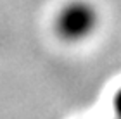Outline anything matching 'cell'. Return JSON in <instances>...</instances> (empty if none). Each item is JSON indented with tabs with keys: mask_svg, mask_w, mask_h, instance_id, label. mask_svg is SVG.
Listing matches in <instances>:
<instances>
[{
	"mask_svg": "<svg viewBox=\"0 0 121 119\" xmlns=\"http://www.w3.org/2000/svg\"><path fill=\"white\" fill-rule=\"evenodd\" d=\"M99 12L90 2L74 0L59 12L56 26L60 38L68 41H81L95 31Z\"/></svg>",
	"mask_w": 121,
	"mask_h": 119,
	"instance_id": "obj_1",
	"label": "cell"
},
{
	"mask_svg": "<svg viewBox=\"0 0 121 119\" xmlns=\"http://www.w3.org/2000/svg\"><path fill=\"white\" fill-rule=\"evenodd\" d=\"M112 105H114V114H116V119H121V88L116 91V95H114Z\"/></svg>",
	"mask_w": 121,
	"mask_h": 119,
	"instance_id": "obj_2",
	"label": "cell"
}]
</instances>
